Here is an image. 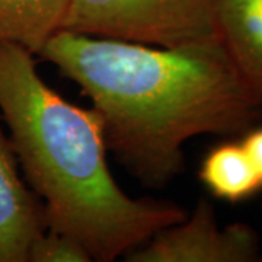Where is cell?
I'll use <instances>...</instances> for the list:
<instances>
[{"instance_id": "cell-4", "label": "cell", "mask_w": 262, "mask_h": 262, "mask_svg": "<svg viewBox=\"0 0 262 262\" xmlns=\"http://www.w3.org/2000/svg\"><path fill=\"white\" fill-rule=\"evenodd\" d=\"M130 262H255L259 237L245 223L219 225L213 206L200 200L191 214L124 256Z\"/></svg>"}, {"instance_id": "cell-10", "label": "cell", "mask_w": 262, "mask_h": 262, "mask_svg": "<svg viewBox=\"0 0 262 262\" xmlns=\"http://www.w3.org/2000/svg\"><path fill=\"white\" fill-rule=\"evenodd\" d=\"M241 143L262 181V125L255 124L241 136Z\"/></svg>"}, {"instance_id": "cell-5", "label": "cell", "mask_w": 262, "mask_h": 262, "mask_svg": "<svg viewBox=\"0 0 262 262\" xmlns=\"http://www.w3.org/2000/svg\"><path fill=\"white\" fill-rule=\"evenodd\" d=\"M46 230L44 206L19 173L16 153L0 127V262H28L31 246Z\"/></svg>"}, {"instance_id": "cell-6", "label": "cell", "mask_w": 262, "mask_h": 262, "mask_svg": "<svg viewBox=\"0 0 262 262\" xmlns=\"http://www.w3.org/2000/svg\"><path fill=\"white\" fill-rule=\"evenodd\" d=\"M217 22L223 47L262 103V0H219Z\"/></svg>"}, {"instance_id": "cell-8", "label": "cell", "mask_w": 262, "mask_h": 262, "mask_svg": "<svg viewBox=\"0 0 262 262\" xmlns=\"http://www.w3.org/2000/svg\"><path fill=\"white\" fill-rule=\"evenodd\" d=\"M198 178L215 198L237 204L262 191V181L241 140H227L208 150Z\"/></svg>"}, {"instance_id": "cell-3", "label": "cell", "mask_w": 262, "mask_h": 262, "mask_svg": "<svg viewBox=\"0 0 262 262\" xmlns=\"http://www.w3.org/2000/svg\"><path fill=\"white\" fill-rule=\"evenodd\" d=\"M219 0H70L63 31L173 48L220 39Z\"/></svg>"}, {"instance_id": "cell-9", "label": "cell", "mask_w": 262, "mask_h": 262, "mask_svg": "<svg viewBox=\"0 0 262 262\" xmlns=\"http://www.w3.org/2000/svg\"><path fill=\"white\" fill-rule=\"evenodd\" d=\"M92 256L69 234L47 229L31 246L28 262H91Z\"/></svg>"}, {"instance_id": "cell-1", "label": "cell", "mask_w": 262, "mask_h": 262, "mask_svg": "<svg viewBox=\"0 0 262 262\" xmlns=\"http://www.w3.org/2000/svg\"><path fill=\"white\" fill-rule=\"evenodd\" d=\"M38 57L91 99L108 151L147 188L184 172L192 137H236L262 120L220 39L159 48L61 29Z\"/></svg>"}, {"instance_id": "cell-2", "label": "cell", "mask_w": 262, "mask_h": 262, "mask_svg": "<svg viewBox=\"0 0 262 262\" xmlns=\"http://www.w3.org/2000/svg\"><path fill=\"white\" fill-rule=\"evenodd\" d=\"M0 111L47 229L75 237L92 261L125 256L187 217L178 204L127 195L108 168L96 113L66 101L38 75L34 54L6 42L0 44Z\"/></svg>"}, {"instance_id": "cell-7", "label": "cell", "mask_w": 262, "mask_h": 262, "mask_svg": "<svg viewBox=\"0 0 262 262\" xmlns=\"http://www.w3.org/2000/svg\"><path fill=\"white\" fill-rule=\"evenodd\" d=\"M70 0H0V44H15L35 57L63 28Z\"/></svg>"}]
</instances>
